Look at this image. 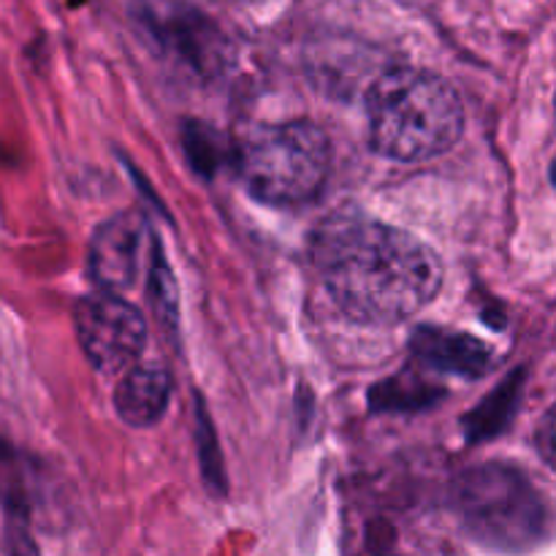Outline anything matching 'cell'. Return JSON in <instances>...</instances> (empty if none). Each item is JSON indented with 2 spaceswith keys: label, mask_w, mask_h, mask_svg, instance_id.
Here are the masks:
<instances>
[{
  "label": "cell",
  "mask_w": 556,
  "mask_h": 556,
  "mask_svg": "<svg viewBox=\"0 0 556 556\" xmlns=\"http://www.w3.org/2000/svg\"><path fill=\"white\" fill-rule=\"evenodd\" d=\"M315 264L337 307L358 324L413 318L443 288V264L429 244L362 217L326 226L315 242Z\"/></svg>",
  "instance_id": "cell-1"
},
{
  "label": "cell",
  "mask_w": 556,
  "mask_h": 556,
  "mask_svg": "<svg viewBox=\"0 0 556 556\" xmlns=\"http://www.w3.org/2000/svg\"><path fill=\"white\" fill-rule=\"evenodd\" d=\"M369 141L396 163L445 155L465 130V106L454 87L421 68H391L367 96Z\"/></svg>",
  "instance_id": "cell-2"
},
{
  "label": "cell",
  "mask_w": 556,
  "mask_h": 556,
  "mask_svg": "<svg viewBox=\"0 0 556 556\" xmlns=\"http://www.w3.org/2000/svg\"><path fill=\"white\" fill-rule=\"evenodd\" d=\"M237 166L253 199L271 206L307 204L329 179L331 141L309 119L258 125L244 136Z\"/></svg>",
  "instance_id": "cell-3"
},
{
  "label": "cell",
  "mask_w": 556,
  "mask_h": 556,
  "mask_svg": "<svg viewBox=\"0 0 556 556\" xmlns=\"http://www.w3.org/2000/svg\"><path fill=\"white\" fill-rule=\"evenodd\" d=\"M459 510L472 535L500 548H521L538 541L546 521L541 494L521 472L505 465H483L459 481Z\"/></svg>",
  "instance_id": "cell-4"
},
{
  "label": "cell",
  "mask_w": 556,
  "mask_h": 556,
  "mask_svg": "<svg viewBox=\"0 0 556 556\" xmlns=\"http://www.w3.org/2000/svg\"><path fill=\"white\" fill-rule=\"evenodd\" d=\"M74 329L87 362L101 375L130 372L147 342L144 315L119 293L96 291L79 299Z\"/></svg>",
  "instance_id": "cell-5"
},
{
  "label": "cell",
  "mask_w": 556,
  "mask_h": 556,
  "mask_svg": "<svg viewBox=\"0 0 556 556\" xmlns=\"http://www.w3.org/2000/svg\"><path fill=\"white\" fill-rule=\"evenodd\" d=\"M144 231V217L139 212H119L96 228L87 250V269L98 291L123 293L134 286Z\"/></svg>",
  "instance_id": "cell-6"
},
{
  "label": "cell",
  "mask_w": 556,
  "mask_h": 556,
  "mask_svg": "<svg viewBox=\"0 0 556 556\" xmlns=\"http://www.w3.org/2000/svg\"><path fill=\"white\" fill-rule=\"evenodd\" d=\"M413 353L418 362L459 378H481L494 362L492 351L483 342L445 329H418L413 337Z\"/></svg>",
  "instance_id": "cell-7"
},
{
  "label": "cell",
  "mask_w": 556,
  "mask_h": 556,
  "mask_svg": "<svg viewBox=\"0 0 556 556\" xmlns=\"http://www.w3.org/2000/svg\"><path fill=\"white\" fill-rule=\"evenodd\" d=\"M172 400V378L163 367H134L123 375L114 391V407L119 421L134 429L155 427L166 416Z\"/></svg>",
  "instance_id": "cell-8"
},
{
  "label": "cell",
  "mask_w": 556,
  "mask_h": 556,
  "mask_svg": "<svg viewBox=\"0 0 556 556\" xmlns=\"http://www.w3.org/2000/svg\"><path fill=\"white\" fill-rule=\"evenodd\" d=\"M514 402L516 389L510 383H505L497 394L489 396L478 410L470 413V418H467V432H470V438L483 440L497 434L503 429V424L510 418V413H514Z\"/></svg>",
  "instance_id": "cell-9"
},
{
  "label": "cell",
  "mask_w": 556,
  "mask_h": 556,
  "mask_svg": "<svg viewBox=\"0 0 556 556\" xmlns=\"http://www.w3.org/2000/svg\"><path fill=\"white\" fill-rule=\"evenodd\" d=\"M535 445L538 451H541L543 462H546L552 470H556V405L543 416V421L538 424Z\"/></svg>",
  "instance_id": "cell-10"
},
{
  "label": "cell",
  "mask_w": 556,
  "mask_h": 556,
  "mask_svg": "<svg viewBox=\"0 0 556 556\" xmlns=\"http://www.w3.org/2000/svg\"><path fill=\"white\" fill-rule=\"evenodd\" d=\"M552 182H554V188H556V157L552 161Z\"/></svg>",
  "instance_id": "cell-11"
}]
</instances>
